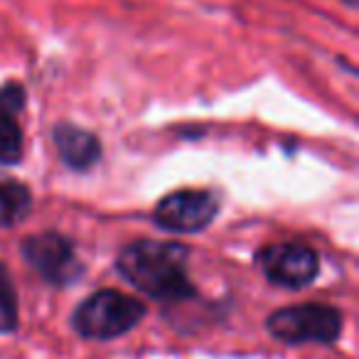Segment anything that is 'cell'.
<instances>
[{"mask_svg": "<svg viewBox=\"0 0 359 359\" xmlns=\"http://www.w3.org/2000/svg\"><path fill=\"white\" fill-rule=\"evenodd\" d=\"M55 145L60 150V158L72 170H89L101 158V145L96 135L74 126H57Z\"/></svg>", "mask_w": 359, "mask_h": 359, "instance_id": "obj_7", "label": "cell"}, {"mask_svg": "<svg viewBox=\"0 0 359 359\" xmlns=\"http://www.w3.org/2000/svg\"><path fill=\"white\" fill-rule=\"evenodd\" d=\"M22 158V133L18 121L0 123V163L13 165Z\"/></svg>", "mask_w": 359, "mask_h": 359, "instance_id": "obj_10", "label": "cell"}, {"mask_svg": "<svg viewBox=\"0 0 359 359\" xmlns=\"http://www.w3.org/2000/svg\"><path fill=\"white\" fill-rule=\"evenodd\" d=\"M187 251L172 241H135L118 256V271L128 283L160 303H180L195 295L187 276Z\"/></svg>", "mask_w": 359, "mask_h": 359, "instance_id": "obj_1", "label": "cell"}, {"mask_svg": "<svg viewBox=\"0 0 359 359\" xmlns=\"http://www.w3.org/2000/svg\"><path fill=\"white\" fill-rule=\"evenodd\" d=\"M145 305L118 290H99L76 308L74 330L89 339H114L143 320Z\"/></svg>", "mask_w": 359, "mask_h": 359, "instance_id": "obj_2", "label": "cell"}, {"mask_svg": "<svg viewBox=\"0 0 359 359\" xmlns=\"http://www.w3.org/2000/svg\"><path fill=\"white\" fill-rule=\"evenodd\" d=\"M22 256L52 285H69L81 276L72 244L60 234H35L22 241Z\"/></svg>", "mask_w": 359, "mask_h": 359, "instance_id": "obj_4", "label": "cell"}, {"mask_svg": "<svg viewBox=\"0 0 359 359\" xmlns=\"http://www.w3.org/2000/svg\"><path fill=\"white\" fill-rule=\"evenodd\" d=\"M219 212V200L207 190H177L160 200L155 222L170 231L192 234L210 224Z\"/></svg>", "mask_w": 359, "mask_h": 359, "instance_id": "obj_5", "label": "cell"}, {"mask_svg": "<svg viewBox=\"0 0 359 359\" xmlns=\"http://www.w3.org/2000/svg\"><path fill=\"white\" fill-rule=\"evenodd\" d=\"M261 269L266 278L283 288H303L318 276L320 261L310 246L305 244H273L261 251Z\"/></svg>", "mask_w": 359, "mask_h": 359, "instance_id": "obj_6", "label": "cell"}, {"mask_svg": "<svg viewBox=\"0 0 359 359\" xmlns=\"http://www.w3.org/2000/svg\"><path fill=\"white\" fill-rule=\"evenodd\" d=\"M18 325V293L8 269L0 266V332H11Z\"/></svg>", "mask_w": 359, "mask_h": 359, "instance_id": "obj_9", "label": "cell"}, {"mask_svg": "<svg viewBox=\"0 0 359 359\" xmlns=\"http://www.w3.org/2000/svg\"><path fill=\"white\" fill-rule=\"evenodd\" d=\"M30 190L20 182H0V226H13L30 215Z\"/></svg>", "mask_w": 359, "mask_h": 359, "instance_id": "obj_8", "label": "cell"}, {"mask_svg": "<svg viewBox=\"0 0 359 359\" xmlns=\"http://www.w3.org/2000/svg\"><path fill=\"white\" fill-rule=\"evenodd\" d=\"M269 330L285 344H330L342 332V318L330 305L308 303L273 313L269 318Z\"/></svg>", "mask_w": 359, "mask_h": 359, "instance_id": "obj_3", "label": "cell"}, {"mask_svg": "<svg viewBox=\"0 0 359 359\" xmlns=\"http://www.w3.org/2000/svg\"><path fill=\"white\" fill-rule=\"evenodd\" d=\"M342 3H347L349 8H354V6H357V0H342Z\"/></svg>", "mask_w": 359, "mask_h": 359, "instance_id": "obj_12", "label": "cell"}, {"mask_svg": "<svg viewBox=\"0 0 359 359\" xmlns=\"http://www.w3.org/2000/svg\"><path fill=\"white\" fill-rule=\"evenodd\" d=\"M25 104V91L18 84L0 86V123L6 121H18V114Z\"/></svg>", "mask_w": 359, "mask_h": 359, "instance_id": "obj_11", "label": "cell"}]
</instances>
